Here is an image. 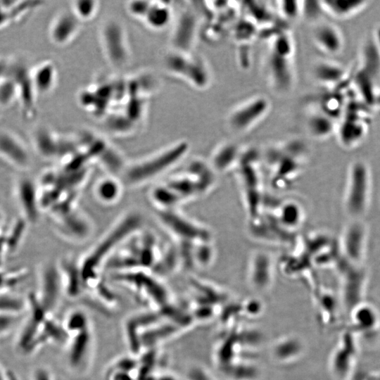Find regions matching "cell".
<instances>
[{"mask_svg": "<svg viewBox=\"0 0 380 380\" xmlns=\"http://www.w3.org/2000/svg\"><path fill=\"white\" fill-rule=\"evenodd\" d=\"M189 148L186 141H179L130 165L124 169L125 182L128 185L137 186L151 181L182 160Z\"/></svg>", "mask_w": 380, "mask_h": 380, "instance_id": "obj_1", "label": "cell"}, {"mask_svg": "<svg viewBox=\"0 0 380 380\" xmlns=\"http://www.w3.org/2000/svg\"><path fill=\"white\" fill-rule=\"evenodd\" d=\"M165 69L198 89L208 88L211 82V72L208 63L192 51L184 52L171 49L164 57Z\"/></svg>", "mask_w": 380, "mask_h": 380, "instance_id": "obj_2", "label": "cell"}, {"mask_svg": "<svg viewBox=\"0 0 380 380\" xmlns=\"http://www.w3.org/2000/svg\"><path fill=\"white\" fill-rule=\"evenodd\" d=\"M140 222V217L134 213H130L119 220L83 261L82 275L91 277L110 253L138 228Z\"/></svg>", "mask_w": 380, "mask_h": 380, "instance_id": "obj_3", "label": "cell"}, {"mask_svg": "<svg viewBox=\"0 0 380 380\" xmlns=\"http://www.w3.org/2000/svg\"><path fill=\"white\" fill-rule=\"evenodd\" d=\"M99 37L104 56L113 67L121 68L129 63L131 52L121 22L115 18L106 20L100 27Z\"/></svg>", "mask_w": 380, "mask_h": 380, "instance_id": "obj_4", "label": "cell"}, {"mask_svg": "<svg viewBox=\"0 0 380 380\" xmlns=\"http://www.w3.org/2000/svg\"><path fill=\"white\" fill-rule=\"evenodd\" d=\"M271 102L264 95L253 96L234 107L227 115V128L236 134L248 132L268 114Z\"/></svg>", "mask_w": 380, "mask_h": 380, "instance_id": "obj_5", "label": "cell"}, {"mask_svg": "<svg viewBox=\"0 0 380 380\" xmlns=\"http://www.w3.org/2000/svg\"><path fill=\"white\" fill-rule=\"evenodd\" d=\"M369 172L361 161L353 163L347 186L345 205L349 214L357 216L366 208L369 194Z\"/></svg>", "mask_w": 380, "mask_h": 380, "instance_id": "obj_6", "label": "cell"}, {"mask_svg": "<svg viewBox=\"0 0 380 380\" xmlns=\"http://www.w3.org/2000/svg\"><path fill=\"white\" fill-rule=\"evenodd\" d=\"M198 32L197 15L191 8L181 10L174 23L170 36V45L173 50L191 52L195 44Z\"/></svg>", "mask_w": 380, "mask_h": 380, "instance_id": "obj_7", "label": "cell"}, {"mask_svg": "<svg viewBox=\"0 0 380 380\" xmlns=\"http://www.w3.org/2000/svg\"><path fill=\"white\" fill-rule=\"evenodd\" d=\"M81 26L82 23L70 9H63L51 18L47 29L48 39L57 47L67 46L78 36Z\"/></svg>", "mask_w": 380, "mask_h": 380, "instance_id": "obj_8", "label": "cell"}, {"mask_svg": "<svg viewBox=\"0 0 380 380\" xmlns=\"http://www.w3.org/2000/svg\"><path fill=\"white\" fill-rule=\"evenodd\" d=\"M267 58V72L269 80L278 91L291 87L293 74L290 62L292 52L272 46Z\"/></svg>", "mask_w": 380, "mask_h": 380, "instance_id": "obj_9", "label": "cell"}, {"mask_svg": "<svg viewBox=\"0 0 380 380\" xmlns=\"http://www.w3.org/2000/svg\"><path fill=\"white\" fill-rule=\"evenodd\" d=\"M29 77L37 97L51 94L58 84V71L51 59H43L29 68Z\"/></svg>", "mask_w": 380, "mask_h": 380, "instance_id": "obj_10", "label": "cell"}, {"mask_svg": "<svg viewBox=\"0 0 380 380\" xmlns=\"http://www.w3.org/2000/svg\"><path fill=\"white\" fill-rule=\"evenodd\" d=\"M0 158L17 167H27L30 162L28 149L23 140L8 129L0 130Z\"/></svg>", "mask_w": 380, "mask_h": 380, "instance_id": "obj_11", "label": "cell"}, {"mask_svg": "<svg viewBox=\"0 0 380 380\" xmlns=\"http://www.w3.org/2000/svg\"><path fill=\"white\" fill-rule=\"evenodd\" d=\"M336 128L340 144L347 148H353L360 144L368 130L367 120L356 112L346 114Z\"/></svg>", "mask_w": 380, "mask_h": 380, "instance_id": "obj_12", "label": "cell"}, {"mask_svg": "<svg viewBox=\"0 0 380 380\" xmlns=\"http://www.w3.org/2000/svg\"><path fill=\"white\" fill-rule=\"evenodd\" d=\"M315 45L328 55H336L343 49L344 37L341 30L335 25L320 22L314 27L312 33Z\"/></svg>", "mask_w": 380, "mask_h": 380, "instance_id": "obj_13", "label": "cell"}, {"mask_svg": "<svg viewBox=\"0 0 380 380\" xmlns=\"http://www.w3.org/2000/svg\"><path fill=\"white\" fill-rule=\"evenodd\" d=\"M343 336L331 356V367L335 375L343 379L350 372L357 355V344L351 331Z\"/></svg>", "mask_w": 380, "mask_h": 380, "instance_id": "obj_14", "label": "cell"}, {"mask_svg": "<svg viewBox=\"0 0 380 380\" xmlns=\"http://www.w3.org/2000/svg\"><path fill=\"white\" fill-rule=\"evenodd\" d=\"M352 332L369 336L377 333L380 328V314L372 304L361 302L349 312Z\"/></svg>", "mask_w": 380, "mask_h": 380, "instance_id": "obj_15", "label": "cell"}, {"mask_svg": "<svg viewBox=\"0 0 380 380\" xmlns=\"http://www.w3.org/2000/svg\"><path fill=\"white\" fill-rule=\"evenodd\" d=\"M272 264L270 257L264 253H255L249 267V282L257 291L269 289L272 281Z\"/></svg>", "mask_w": 380, "mask_h": 380, "instance_id": "obj_16", "label": "cell"}, {"mask_svg": "<svg viewBox=\"0 0 380 380\" xmlns=\"http://www.w3.org/2000/svg\"><path fill=\"white\" fill-rule=\"evenodd\" d=\"M371 1L360 0H326L319 1L324 12L331 17L345 20L357 15L369 6Z\"/></svg>", "mask_w": 380, "mask_h": 380, "instance_id": "obj_17", "label": "cell"}, {"mask_svg": "<svg viewBox=\"0 0 380 380\" xmlns=\"http://www.w3.org/2000/svg\"><path fill=\"white\" fill-rule=\"evenodd\" d=\"M240 156L241 149L236 144L231 141L221 143L211 154L210 166L214 172L227 171L239 162Z\"/></svg>", "mask_w": 380, "mask_h": 380, "instance_id": "obj_18", "label": "cell"}, {"mask_svg": "<svg viewBox=\"0 0 380 380\" xmlns=\"http://www.w3.org/2000/svg\"><path fill=\"white\" fill-rule=\"evenodd\" d=\"M314 78L322 85L333 87L347 77L346 69L340 64L327 60L317 61L312 68Z\"/></svg>", "mask_w": 380, "mask_h": 380, "instance_id": "obj_19", "label": "cell"}, {"mask_svg": "<svg viewBox=\"0 0 380 380\" xmlns=\"http://www.w3.org/2000/svg\"><path fill=\"white\" fill-rule=\"evenodd\" d=\"M32 141L37 153L49 158L55 156L60 148L61 139L58 134L45 125L33 129Z\"/></svg>", "mask_w": 380, "mask_h": 380, "instance_id": "obj_20", "label": "cell"}, {"mask_svg": "<svg viewBox=\"0 0 380 380\" xmlns=\"http://www.w3.org/2000/svg\"><path fill=\"white\" fill-rule=\"evenodd\" d=\"M173 20L172 6L166 1H151L143 22L152 30H160Z\"/></svg>", "mask_w": 380, "mask_h": 380, "instance_id": "obj_21", "label": "cell"}, {"mask_svg": "<svg viewBox=\"0 0 380 380\" xmlns=\"http://www.w3.org/2000/svg\"><path fill=\"white\" fill-rule=\"evenodd\" d=\"M334 120L319 110L310 113L306 121L307 131L315 139L328 138L336 131Z\"/></svg>", "mask_w": 380, "mask_h": 380, "instance_id": "obj_22", "label": "cell"}, {"mask_svg": "<svg viewBox=\"0 0 380 380\" xmlns=\"http://www.w3.org/2000/svg\"><path fill=\"white\" fill-rule=\"evenodd\" d=\"M160 218L165 226L177 236H180L181 237L184 238L187 237L189 239H201L200 237H201L206 240L203 237L204 235L192 232L193 230L197 232L202 231V229H200L192 222L189 221L180 215L169 211H165L163 212Z\"/></svg>", "mask_w": 380, "mask_h": 380, "instance_id": "obj_23", "label": "cell"}, {"mask_svg": "<svg viewBox=\"0 0 380 380\" xmlns=\"http://www.w3.org/2000/svg\"><path fill=\"white\" fill-rule=\"evenodd\" d=\"M304 345L294 336H287L277 341L272 347L273 357L279 362H290L303 353Z\"/></svg>", "mask_w": 380, "mask_h": 380, "instance_id": "obj_24", "label": "cell"}, {"mask_svg": "<svg viewBox=\"0 0 380 380\" xmlns=\"http://www.w3.org/2000/svg\"><path fill=\"white\" fill-rule=\"evenodd\" d=\"M303 219V211L296 202L286 201L281 205L278 220L284 227L293 229L300 226Z\"/></svg>", "mask_w": 380, "mask_h": 380, "instance_id": "obj_25", "label": "cell"}, {"mask_svg": "<svg viewBox=\"0 0 380 380\" xmlns=\"http://www.w3.org/2000/svg\"><path fill=\"white\" fill-rule=\"evenodd\" d=\"M18 101V87L15 77H0V108H6Z\"/></svg>", "mask_w": 380, "mask_h": 380, "instance_id": "obj_26", "label": "cell"}, {"mask_svg": "<svg viewBox=\"0 0 380 380\" xmlns=\"http://www.w3.org/2000/svg\"><path fill=\"white\" fill-rule=\"evenodd\" d=\"M3 6L8 11L13 23H18L28 16L36 8L39 7L38 1H1Z\"/></svg>", "mask_w": 380, "mask_h": 380, "instance_id": "obj_27", "label": "cell"}, {"mask_svg": "<svg viewBox=\"0 0 380 380\" xmlns=\"http://www.w3.org/2000/svg\"><path fill=\"white\" fill-rule=\"evenodd\" d=\"M120 192L118 181L113 178H105L99 181L96 187V195L102 203H112L115 201Z\"/></svg>", "mask_w": 380, "mask_h": 380, "instance_id": "obj_28", "label": "cell"}, {"mask_svg": "<svg viewBox=\"0 0 380 380\" xmlns=\"http://www.w3.org/2000/svg\"><path fill=\"white\" fill-rule=\"evenodd\" d=\"M99 8V1L94 0H77L72 2L70 11L81 22L93 19Z\"/></svg>", "mask_w": 380, "mask_h": 380, "instance_id": "obj_29", "label": "cell"}, {"mask_svg": "<svg viewBox=\"0 0 380 380\" xmlns=\"http://www.w3.org/2000/svg\"><path fill=\"white\" fill-rule=\"evenodd\" d=\"M360 227L357 225L352 224L344 234V239H343V248H344L345 253L349 256L350 259H358L360 255V248L362 241H357V239H362V233L360 232L356 236Z\"/></svg>", "mask_w": 380, "mask_h": 380, "instance_id": "obj_30", "label": "cell"}, {"mask_svg": "<svg viewBox=\"0 0 380 380\" xmlns=\"http://www.w3.org/2000/svg\"><path fill=\"white\" fill-rule=\"evenodd\" d=\"M151 3V1H132L127 3L126 8L131 16L143 21Z\"/></svg>", "mask_w": 380, "mask_h": 380, "instance_id": "obj_31", "label": "cell"}, {"mask_svg": "<svg viewBox=\"0 0 380 380\" xmlns=\"http://www.w3.org/2000/svg\"><path fill=\"white\" fill-rule=\"evenodd\" d=\"M12 23L8 11L0 1V30L5 29Z\"/></svg>", "mask_w": 380, "mask_h": 380, "instance_id": "obj_32", "label": "cell"}, {"mask_svg": "<svg viewBox=\"0 0 380 380\" xmlns=\"http://www.w3.org/2000/svg\"><path fill=\"white\" fill-rule=\"evenodd\" d=\"M376 49L380 54V24L373 30L371 34Z\"/></svg>", "mask_w": 380, "mask_h": 380, "instance_id": "obj_33", "label": "cell"}]
</instances>
